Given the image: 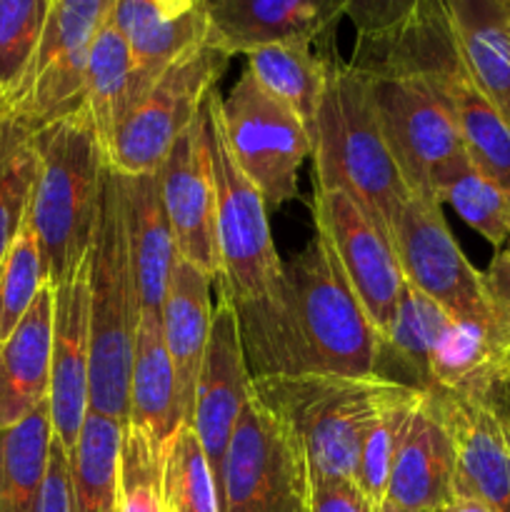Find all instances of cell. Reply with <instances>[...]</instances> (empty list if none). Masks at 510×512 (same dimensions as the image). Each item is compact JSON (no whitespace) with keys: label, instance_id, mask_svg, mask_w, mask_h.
Returning <instances> with one entry per match:
<instances>
[{"label":"cell","instance_id":"obj_1","mask_svg":"<svg viewBox=\"0 0 510 512\" xmlns=\"http://www.w3.org/2000/svg\"><path fill=\"white\" fill-rule=\"evenodd\" d=\"M233 308L250 378L375 375L380 333L318 230L270 298Z\"/></svg>","mask_w":510,"mask_h":512},{"label":"cell","instance_id":"obj_2","mask_svg":"<svg viewBox=\"0 0 510 512\" xmlns=\"http://www.w3.org/2000/svg\"><path fill=\"white\" fill-rule=\"evenodd\" d=\"M353 63L368 73L385 143L410 195L440 203L443 178L468 160L440 85L398 28L358 38Z\"/></svg>","mask_w":510,"mask_h":512},{"label":"cell","instance_id":"obj_3","mask_svg":"<svg viewBox=\"0 0 510 512\" xmlns=\"http://www.w3.org/2000/svg\"><path fill=\"white\" fill-rule=\"evenodd\" d=\"M35 148L28 223L38 235L45 278L58 285L88 263L110 165L85 105L38 128Z\"/></svg>","mask_w":510,"mask_h":512},{"label":"cell","instance_id":"obj_4","mask_svg":"<svg viewBox=\"0 0 510 512\" xmlns=\"http://www.w3.org/2000/svg\"><path fill=\"white\" fill-rule=\"evenodd\" d=\"M310 143L313 188L348 193L390 238L410 190L385 143L368 73L353 60H330Z\"/></svg>","mask_w":510,"mask_h":512},{"label":"cell","instance_id":"obj_5","mask_svg":"<svg viewBox=\"0 0 510 512\" xmlns=\"http://www.w3.org/2000/svg\"><path fill=\"white\" fill-rule=\"evenodd\" d=\"M403 390L378 375L250 378V395L298 440L310 478L355 480L370 428Z\"/></svg>","mask_w":510,"mask_h":512},{"label":"cell","instance_id":"obj_6","mask_svg":"<svg viewBox=\"0 0 510 512\" xmlns=\"http://www.w3.org/2000/svg\"><path fill=\"white\" fill-rule=\"evenodd\" d=\"M90 398L88 410L128 423L130 370L140 325V290L125 230L123 193L108 168L98 228L88 255Z\"/></svg>","mask_w":510,"mask_h":512},{"label":"cell","instance_id":"obj_7","mask_svg":"<svg viewBox=\"0 0 510 512\" xmlns=\"http://www.w3.org/2000/svg\"><path fill=\"white\" fill-rule=\"evenodd\" d=\"M213 90L205 100L210 165L215 183V230L220 250V298L230 305L270 298L283 280V260L275 250L263 193L240 170L225 143Z\"/></svg>","mask_w":510,"mask_h":512},{"label":"cell","instance_id":"obj_8","mask_svg":"<svg viewBox=\"0 0 510 512\" xmlns=\"http://www.w3.org/2000/svg\"><path fill=\"white\" fill-rule=\"evenodd\" d=\"M228 63L230 55L208 43L158 75L110 135V168L120 175L158 173L175 140L203 113Z\"/></svg>","mask_w":510,"mask_h":512},{"label":"cell","instance_id":"obj_9","mask_svg":"<svg viewBox=\"0 0 510 512\" xmlns=\"http://www.w3.org/2000/svg\"><path fill=\"white\" fill-rule=\"evenodd\" d=\"M220 512H310V470L303 450L253 395L225 453Z\"/></svg>","mask_w":510,"mask_h":512},{"label":"cell","instance_id":"obj_10","mask_svg":"<svg viewBox=\"0 0 510 512\" xmlns=\"http://www.w3.org/2000/svg\"><path fill=\"white\" fill-rule=\"evenodd\" d=\"M218 120L235 163L265 203L285 205L298 198V173L313 143L293 110L243 70L228 98H218Z\"/></svg>","mask_w":510,"mask_h":512},{"label":"cell","instance_id":"obj_11","mask_svg":"<svg viewBox=\"0 0 510 512\" xmlns=\"http://www.w3.org/2000/svg\"><path fill=\"white\" fill-rule=\"evenodd\" d=\"M390 243L405 283L438 303L450 318H488V280L465 258L440 203L410 195L390 228Z\"/></svg>","mask_w":510,"mask_h":512},{"label":"cell","instance_id":"obj_12","mask_svg":"<svg viewBox=\"0 0 510 512\" xmlns=\"http://www.w3.org/2000/svg\"><path fill=\"white\" fill-rule=\"evenodd\" d=\"M113 0H53L33 68L10 110L35 130L85 105L90 45Z\"/></svg>","mask_w":510,"mask_h":512},{"label":"cell","instance_id":"obj_13","mask_svg":"<svg viewBox=\"0 0 510 512\" xmlns=\"http://www.w3.org/2000/svg\"><path fill=\"white\" fill-rule=\"evenodd\" d=\"M315 230L325 235L355 298L380 335L403 295L405 278L388 235L338 188H313Z\"/></svg>","mask_w":510,"mask_h":512},{"label":"cell","instance_id":"obj_14","mask_svg":"<svg viewBox=\"0 0 510 512\" xmlns=\"http://www.w3.org/2000/svg\"><path fill=\"white\" fill-rule=\"evenodd\" d=\"M205 108V105H203ZM160 193L173 228L178 258L220 280L218 230H215V183L210 165L205 110L175 140L158 170Z\"/></svg>","mask_w":510,"mask_h":512},{"label":"cell","instance_id":"obj_15","mask_svg":"<svg viewBox=\"0 0 510 512\" xmlns=\"http://www.w3.org/2000/svg\"><path fill=\"white\" fill-rule=\"evenodd\" d=\"M250 398V370L240 343L238 315L228 300L220 298L213 308L208 345L195 385V410L190 428L198 435L203 453L220 490L225 453Z\"/></svg>","mask_w":510,"mask_h":512},{"label":"cell","instance_id":"obj_16","mask_svg":"<svg viewBox=\"0 0 510 512\" xmlns=\"http://www.w3.org/2000/svg\"><path fill=\"white\" fill-rule=\"evenodd\" d=\"M438 395L455 443L453 495H470L490 512H510V415L505 400Z\"/></svg>","mask_w":510,"mask_h":512},{"label":"cell","instance_id":"obj_17","mask_svg":"<svg viewBox=\"0 0 510 512\" xmlns=\"http://www.w3.org/2000/svg\"><path fill=\"white\" fill-rule=\"evenodd\" d=\"M90 398V288L88 263L55 285L53 358H50V423L65 453L78 445Z\"/></svg>","mask_w":510,"mask_h":512},{"label":"cell","instance_id":"obj_18","mask_svg":"<svg viewBox=\"0 0 510 512\" xmlns=\"http://www.w3.org/2000/svg\"><path fill=\"white\" fill-rule=\"evenodd\" d=\"M210 45L248 55L273 43L330 45L343 10L338 0H208Z\"/></svg>","mask_w":510,"mask_h":512},{"label":"cell","instance_id":"obj_19","mask_svg":"<svg viewBox=\"0 0 510 512\" xmlns=\"http://www.w3.org/2000/svg\"><path fill=\"white\" fill-rule=\"evenodd\" d=\"M455 443L438 395L420 393L390 470L385 503L403 512H443L453 498Z\"/></svg>","mask_w":510,"mask_h":512},{"label":"cell","instance_id":"obj_20","mask_svg":"<svg viewBox=\"0 0 510 512\" xmlns=\"http://www.w3.org/2000/svg\"><path fill=\"white\" fill-rule=\"evenodd\" d=\"M110 20L133 53L143 93L170 65L210 43L208 0H113Z\"/></svg>","mask_w":510,"mask_h":512},{"label":"cell","instance_id":"obj_21","mask_svg":"<svg viewBox=\"0 0 510 512\" xmlns=\"http://www.w3.org/2000/svg\"><path fill=\"white\" fill-rule=\"evenodd\" d=\"M53 310L55 285L48 280L18 328L0 343V428L20 423L48 403Z\"/></svg>","mask_w":510,"mask_h":512},{"label":"cell","instance_id":"obj_22","mask_svg":"<svg viewBox=\"0 0 510 512\" xmlns=\"http://www.w3.org/2000/svg\"><path fill=\"white\" fill-rule=\"evenodd\" d=\"M128 398V425H133L148 440L153 453L165 460L175 433L188 423L180 408L178 380L165 348L158 313H140Z\"/></svg>","mask_w":510,"mask_h":512},{"label":"cell","instance_id":"obj_23","mask_svg":"<svg viewBox=\"0 0 510 512\" xmlns=\"http://www.w3.org/2000/svg\"><path fill=\"white\" fill-rule=\"evenodd\" d=\"M123 193L125 230H128L130 255H133L135 278L140 290V313L163 310L170 275L178 263L173 228L160 193L158 173L120 175Z\"/></svg>","mask_w":510,"mask_h":512},{"label":"cell","instance_id":"obj_24","mask_svg":"<svg viewBox=\"0 0 510 512\" xmlns=\"http://www.w3.org/2000/svg\"><path fill=\"white\" fill-rule=\"evenodd\" d=\"M213 283L215 278L178 258L173 275H170L163 310H160L163 340L170 363H173L180 408H183V418L188 425L193 420L195 385H198L210 323H213V305H210Z\"/></svg>","mask_w":510,"mask_h":512},{"label":"cell","instance_id":"obj_25","mask_svg":"<svg viewBox=\"0 0 510 512\" xmlns=\"http://www.w3.org/2000/svg\"><path fill=\"white\" fill-rule=\"evenodd\" d=\"M445 8L470 78L510 125V0H445Z\"/></svg>","mask_w":510,"mask_h":512},{"label":"cell","instance_id":"obj_26","mask_svg":"<svg viewBox=\"0 0 510 512\" xmlns=\"http://www.w3.org/2000/svg\"><path fill=\"white\" fill-rule=\"evenodd\" d=\"M448 323L450 315L438 303L405 283L388 330L380 335L375 375L428 393L430 358Z\"/></svg>","mask_w":510,"mask_h":512},{"label":"cell","instance_id":"obj_27","mask_svg":"<svg viewBox=\"0 0 510 512\" xmlns=\"http://www.w3.org/2000/svg\"><path fill=\"white\" fill-rule=\"evenodd\" d=\"M140 95L143 88L133 53L108 13L95 33L85 65V108L103 140V148H108L113 130L138 103Z\"/></svg>","mask_w":510,"mask_h":512},{"label":"cell","instance_id":"obj_28","mask_svg":"<svg viewBox=\"0 0 510 512\" xmlns=\"http://www.w3.org/2000/svg\"><path fill=\"white\" fill-rule=\"evenodd\" d=\"M330 60L310 43H273L245 55V70L313 133Z\"/></svg>","mask_w":510,"mask_h":512},{"label":"cell","instance_id":"obj_29","mask_svg":"<svg viewBox=\"0 0 510 512\" xmlns=\"http://www.w3.org/2000/svg\"><path fill=\"white\" fill-rule=\"evenodd\" d=\"M50 443L48 403L20 423L0 428V512H38Z\"/></svg>","mask_w":510,"mask_h":512},{"label":"cell","instance_id":"obj_30","mask_svg":"<svg viewBox=\"0 0 510 512\" xmlns=\"http://www.w3.org/2000/svg\"><path fill=\"white\" fill-rule=\"evenodd\" d=\"M123 423L88 410L78 445L68 453L73 512H108L118 495Z\"/></svg>","mask_w":510,"mask_h":512},{"label":"cell","instance_id":"obj_31","mask_svg":"<svg viewBox=\"0 0 510 512\" xmlns=\"http://www.w3.org/2000/svg\"><path fill=\"white\" fill-rule=\"evenodd\" d=\"M35 133L15 110L0 108V268L28 218L38 178Z\"/></svg>","mask_w":510,"mask_h":512},{"label":"cell","instance_id":"obj_32","mask_svg":"<svg viewBox=\"0 0 510 512\" xmlns=\"http://www.w3.org/2000/svg\"><path fill=\"white\" fill-rule=\"evenodd\" d=\"M438 200L440 205L448 203L495 250L510 240V190L470 163V158L445 175Z\"/></svg>","mask_w":510,"mask_h":512},{"label":"cell","instance_id":"obj_33","mask_svg":"<svg viewBox=\"0 0 510 512\" xmlns=\"http://www.w3.org/2000/svg\"><path fill=\"white\" fill-rule=\"evenodd\" d=\"M50 8L53 0H0V100L5 108L28 80Z\"/></svg>","mask_w":510,"mask_h":512},{"label":"cell","instance_id":"obj_34","mask_svg":"<svg viewBox=\"0 0 510 512\" xmlns=\"http://www.w3.org/2000/svg\"><path fill=\"white\" fill-rule=\"evenodd\" d=\"M165 512H220V490L190 425L175 433L163 460Z\"/></svg>","mask_w":510,"mask_h":512},{"label":"cell","instance_id":"obj_35","mask_svg":"<svg viewBox=\"0 0 510 512\" xmlns=\"http://www.w3.org/2000/svg\"><path fill=\"white\" fill-rule=\"evenodd\" d=\"M420 398V390H403L398 398L390 400L383 410H380L378 420L370 428L368 438H365L363 450H360L358 470H355V483L363 490L365 498L380 510L385 503V493H388L390 470H393V460L398 455L400 443L405 438L410 418H413L415 403Z\"/></svg>","mask_w":510,"mask_h":512},{"label":"cell","instance_id":"obj_36","mask_svg":"<svg viewBox=\"0 0 510 512\" xmlns=\"http://www.w3.org/2000/svg\"><path fill=\"white\" fill-rule=\"evenodd\" d=\"M45 283L48 278H45L38 235L25 218L0 268V343H5L18 328Z\"/></svg>","mask_w":510,"mask_h":512},{"label":"cell","instance_id":"obj_37","mask_svg":"<svg viewBox=\"0 0 510 512\" xmlns=\"http://www.w3.org/2000/svg\"><path fill=\"white\" fill-rule=\"evenodd\" d=\"M115 505L118 512H165L163 460L128 423L123 428Z\"/></svg>","mask_w":510,"mask_h":512},{"label":"cell","instance_id":"obj_38","mask_svg":"<svg viewBox=\"0 0 510 512\" xmlns=\"http://www.w3.org/2000/svg\"><path fill=\"white\" fill-rule=\"evenodd\" d=\"M343 18L358 30V38H375L398 28L408 20L423 0H338Z\"/></svg>","mask_w":510,"mask_h":512},{"label":"cell","instance_id":"obj_39","mask_svg":"<svg viewBox=\"0 0 510 512\" xmlns=\"http://www.w3.org/2000/svg\"><path fill=\"white\" fill-rule=\"evenodd\" d=\"M310 512H378L355 480L310 478Z\"/></svg>","mask_w":510,"mask_h":512},{"label":"cell","instance_id":"obj_40","mask_svg":"<svg viewBox=\"0 0 510 512\" xmlns=\"http://www.w3.org/2000/svg\"><path fill=\"white\" fill-rule=\"evenodd\" d=\"M38 512H73L70 498V463L68 453L53 435L48 455V470H45L43 490H40Z\"/></svg>","mask_w":510,"mask_h":512},{"label":"cell","instance_id":"obj_41","mask_svg":"<svg viewBox=\"0 0 510 512\" xmlns=\"http://www.w3.org/2000/svg\"><path fill=\"white\" fill-rule=\"evenodd\" d=\"M485 280H488L490 308L510 345V240L495 250L493 263L485 270Z\"/></svg>","mask_w":510,"mask_h":512},{"label":"cell","instance_id":"obj_42","mask_svg":"<svg viewBox=\"0 0 510 512\" xmlns=\"http://www.w3.org/2000/svg\"><path fill=\"white\" fill-rule=\"evenodd\" d=\"M443 512H490L488 505H483L480 500L470 498V495H453L448 503V508Z\"/></svg>","mask_w":510,"mask_h":512},{"label":"cell","instance_id":"obj_43","mask_svg":"<svg viewBox=\"0 0 510 512\" xmlns=\"http://www.w3.org/2000/svg\"><path fill=\"white\" fill-rule=\"evenodd\" d=\"M378 512H403V510H398V508H393V505L383 503V505H380V510H378Z\"/></svg>","mask_w":510,"mask_h":512},{"label":"cell","instance_id":"obj_44","mask_svg":"<svg viewBox=\"0 0 510 512\" xmlns=\"http://www.w3.org/2000/svg\"><path fill=\"white\" fill-rule=\"evenodd\" d=\"M508 415H510V378H508Z\"/></svg>","mask_w":510,"mask_h":512},{"label":"cell","instance_id":"obj_45","mask_svg":"<svg viewBox=\"0 0 510 512\" xmlns=\"http://www.w3.org/2000/svg\"><path fill=\"white\" fill-rule=\"evenodd\" d=\"M108 512H118V505H113V508H110Z\"/></svg>","mask_w":510,"mask_h":512},{"label":"cell","instance_id":"obj_46","mask_svg":"<svg viewBox=\"0 0 510 512\" xmlns=\"http://www.w3.org/2000/svg\"><path fill=\"white\" fill-rule=\"evenodd\" d=\"M0 108H5V103H3V100H0Z\"/></svg>","mask_w":510,"mask_h":512}]
</instances>
